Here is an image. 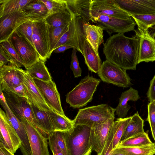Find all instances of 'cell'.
<instances>
[{"label": "cell", "instance_id": "obj_6", "mask_svg": "<svg viewBox=\"0 0 155 155\" xmlns=\"http://www.w3.org/2000/svg\"><path fill=\"white\" fill-rule=\"evenodd\" d=\"M2 91L6 103L13 114L20 120L25 118L36 127L40 129L28 99L11 92Z\"/></svg>", "mask_w": 155, "mask_h": 155}, {"label": "cell", "instance_id": "obj_1", "mask_svg": "<svg viewBox=\"0 0 155 155\" xmlns=\"http://www.w3.org/2000/svg\"><path fill=\"white\" fill-rule=\"evenodd\" d=\"M124 33L110 36L104 44L106 60L126 70H135L138 64L140 38L136 35L131 38Z\"/></svg>", "mask_w": 155, "mask_h": 155}, {"label": "cell", "instance_id": "obj_5", "mask_svg": "<svg viewBox=\"0 0 155 155\" xmlns=\"http://www.w3.org/2000/svg\"><path fill=\"white\" fill-rule=\"evenodd\" d=\"M71 16L72 19L69 29L61 38L54 50L61 45H68L75 48L83 55L84 43L86 40L83 25L86 22L81 17H74Z\"/></svg>", "mask_w": 155, "mask_h": 155}, {"label": "cell", "instance_id": "obj_13", "mask_svg": "<svg viewBox=\"0 0 155 155\" xmlns=\"http://www.w3.org/2000/svg\"><path fill=\"white\" fill-rule=\"evenodd\" d=\"M90 15V18L99 15L124 19L131 17L127 12L121 8L114 0H92Z\"/></svg>", "mask_w": 155, "mask_h": 155}, {"label": "cell", "instance_id": "obj_40", "mask_svg": "<svg viewBox=\"0 0 155 155\" xmlns=\"http://www.w3.org/2000/svg\"><path fill=\"white\" fill-rule=\"evenodd\" d=\"M64 132L54 131L48 134V141L56 144L64 155H69L64 137Z\"/></svg>", "mask_w": 155, "mask_h": 155}, {"label": "cell", "instance_id": "obj_32", "mask_svg": "<svg viewBox=\"0 0 155 155\" xmlns=\"http://www.w3.org/2000/svg\"><path fill=\"white\" fill-rule=\"evenodd\" d=\"M32 0H0V17L17 12Z\"/></svg>", "mask_w": 155, "mask_h": 155}, {"label": "cell", "instance_id": "obj_3", "mask_svg": "<svg viewBox=\"0 0 155 155\" xmlns=\"http://www.w3.org/2000/svg\"><path fill=\"white\" fill-rule=\"evenodd\" d=\"M115 112V109L104 104L80 109L73 120L74 126L83 125L93 128L114 118Z\"/></svg>", "mask_w": 155, "mask_h": 155}, {"label": "cell", "instance_id": "obj_47", "mask_svg": "<svg viewBox=\"0 0 155 155\" xmlns=\"http://www.w3.org/2000/svg\"><path fill=\"white\" fill-rule=\"evenodd\" d=\"M48 143L53 155H64L61 150L56 144L49 141Z\"/></svg>", "mask_w": 155, "mask_h": 155}, {"label": "cell", "instance_id": "obj_12", "mask_svg": "<svg viewBox=\"0 0 155 155\" xmlns=\"http://www.w3.org/2000/svg\"><path fill=\"white\" fill-rule=\"evenodd\" d=\"M47 105L54 111L65 116L62 109L60 94L52 81H44L33 79Z\"/></svg>", "mask_w": 155, "mask_h": 155}, {"label": "cell", "instance_id": "obj_10", "mask_svg": "<svg viewBox=\"0 0 155 155\" xmlns=\"http://www.w3.org/2000/svg\"><path fill=\"white\" fill-rule=\"evenodd\" d=\"M126 71L106 60L102 63L101 69L97 74L103 82L127 87L131 85V83Z\"/></svg>", "mask_w": 155, "mask_h": 155}, {"label": "cell", "instance_id": "obj_18", "mask_svg": "<svg viewBox=\"0 0 155 155\" xmlns=\"http://www.w3.org/2000/svg\"><path fill=\"white\" fill-rule=\"evenodd\" d=\"M30 21L22 11L10 13L0 17V42L8 40L17 28Z\"/></svg>", "mask_w": 155, "mask_h": 155}, {"label": "cell", "instance_id": "obj_19", "mask_svg": "<svg viewBox=\"0 0 155 155\" xmlns=\"http://www.w3.org/2000/svg\"><path fill=\"white\" fill-rule=\"evenodd\" d=\"M25 72L20 68L10 64L0 68L2 89L15 87L23 83Z\"/></svg>", "mask_w": 155, "mask_h": 155}, {"label": "cell", "instance_id": "obj_43", "mask_svg": "<svg viewBox=\"0 0 155 155\" xmlns=\"http://www.w3.org/2000/svg\"><path fill=\"white\" fill-rule=\"evenodd\" d=\"M148 115L147 120L148 122L150 127L155 125V103H149L147 105Z\"/></svg>", "mask_w": 155, "mask_h": 155}, {"label": "cell", "instance_id": "obj_7", "mask_svg": "<svg viewBox=\"0 0 155 155\" xmlns=\"http://www.w3.org/2000/svg\"><path fill=\"white\" fill-rule=\"evenodd\" d=\"M91 21L106 31L110 35L113 33H124L135 31L136 25L134 19H124L107 15H99L90 18Z\"/></svg>", "mask_w": 155, "mask_h": 155}, {"label": "cell", "instance_id": "obj_29", "mask_svg": "<svg viewBox=\"0 0 155 155\" xmlns=\"http://www.w3.org/2000/svg\"><path fill=\"white\" fill-rule=\"evenodd\" d=\"M28 100L31 104L34 115L40 129L48 134L54 131L53 126L48 111L40 109L32 101Z\"/></svg>", "mask_w": 155, "mask_h": 155}, {"label": "cell", "instance_id": "obj_21", "mask_svg": "<svg viewBox=\"0 0 155 155\" xmlns=\"http://www.w3.org/2000/svg\"><path fill=\"white\" fill-rule=\"evenodd\" d=\"M114 118H110L105 123L91 128L90 142L92 151H95L97 155H100L103 151Z\"/></svg>", "mask_w": 155, "mask_h": 155}, {"label": "cell", "instance_id": "obj_15", "mask_svg": "<svg viewBox=\"0 0 155 155\" xmlns=\"http://www.w3.org/2000/svg\"><path fill=\"white\" fill-rule=\"evenodd\" d=\"M135 31L140 38L138 64L155 61V32L151 33L149 29L144 31L138 28Z\"/></svg>", "mask_w": 155, "mask_h": 155}, {"label": "cell", "instance_id": "obj_33", "mask_svg": "<svg viewBox=\"0 0 155 155\" xmlns=\"http://www.w3.org/2000/svg\"><path fill=\"white\" fill-rule=\"evenodd\" d=\"M45 19L49 26L58 27L65 25L70 23L72 17L67 10L49 15Z\"/></svg>", "mask_w": 155, "mask_h": 155}, {"label": "cell", "instance_id": "obj_22", "mask_svg": "<svg viewBox=\"0 0 155 155\" xmlns=\"http://www.w3.org/2000/svg\"><path fill=\"white\" fill-rule=\"evenodd\" d=\"M23 84L28 100L32 101L41 110L47 111L52 110L46 104L33 79L26 71L24 74Z\"/></svg>", "mask_w": 155, "mask_h": 155}, {"label": "cell", "instance_id": "obj_39", "mask_svg": "<svg viewBox=\"0 0 155 155\" xmlns=\"http://www.w3.org/2000/svg\"><path fill=\"white\" fill-rule=\"evenodd\" d=\"M45 5L48 11V16L67 10L66 0H41Z\"/></svg>", "mask_w": 155, "mask_h": 155}, {"label": "cell", "instance_id": "obj_44", "mask_svg": "<svg viewBox=\"0 0 155 155\" xmlns=\"http://www.w3.org/2000/svg\"><path fill=\"white\" fill-rule=\"evenodd\" d=\"M2 91L11 92L20 96L27 98L23 83L16 86L7 88L2 90Z\"/></svg>", "mask_w": 155, "mask_h": 155}, {"label": "cell", "instance_id": "obj_50", "mask_svg": "<svg viewBox=\"0 0 155 155\" xmlns=\"http://www.w3.org/2000/svg\"><path fill=\"white\" fill-rule=\"evenodd\" d=\"M111 154L112 155H127L124 153L115 150L112 151Z\"/></svg>", "mask_w": 155, "mask_h": 155}, {"label": "cell", "instance_id": "obj_52", "mask_svg": "<svg viewBox=\"0 0 155 155\" xmlns=\"http://www.w3.org/2000/svg\"><path fill=\"white\" fill-rule=\"evenodd\" d=\"M104 155H112L111 154H105Z\"/></svg>", "mask_w": 155, "mask_h": 155}, {"label": "cell", "instance_id": "obj_14", "mask_svg": "<svg viewBox=\"0 0 155 155\" xmlns=\"http://www.w3.org/2000/svg\"><path fill=\"white\" fill-rule=\"evenodd\" d=\"M0 140L5 147L13 153L21 145V141L5 113L1 108L0 110Z\"/></svg>", "mask_w": 155, "mask_h": 155}, {"label": "cell", "instance_id": "obj_17", "mask_svg": "<svg viewBox=\"0 0 155 155\" xmlns=\"http://www.w3.org/2000/svg\"><path fill=\"white\" fill-rule=\"evenodd\" d=\"M131 119V116L119 118L114 121L108 134L103 151L100 155L111 154L120 142L124 130Z\"/></svg>", "mask_w": 155, "mask_h": 155}, {"label": "cell", "instance_id": "obj_11", "mask_svg": "<svg viewBox=\"0 0 155 155\" xmlns=\"http://www.w3.org/2000/svg\"><path fill=\"white\" fill-rule=\"evenodd\" d=\"M23 124L28 135L31 155H50L48 148V134L29 121L22 118Z\"/></svg>", "mask_w": 155, "mask_h": 155}, {"label": "cell", "instance_id": "obj_35", "mask_svg": "<svg viewBox=\"0 0 155 155\" xmlns=\"http://www.w3.org/2000/svg\"><path fill=\"white\" fill-rule=\"evenodd\" d=\"M114 150L127 155H153L155 154V144L153 143L148 145L136 147H116Z\"/></svg>", "mask_w": 155, "mask_h": 155}, {"label": "cell", "instance_id": "obj_28", "mask_svg": "<svg viewBox=\"0 0 155 155\" xmlns=\"http://www.w3.org/2000/svg\"><path fill=\"white\" fill-rule=\"evenodd\" d=\"M144 125L143 120L137 112L131 116V119L124 130L120 142L144 132Z\"/></svg>", "mask_w": 155, "mask_h": 155}, {"label": "cell", "instance_id": "obj_9", "mask_svg": "<svg viewBox=\"0 0 155 155\" xmlns=\"http://www.w3.org/2000/svg\"><path fill=\"white\" fill-rule=\"evenodd\" d=\"M32 39L40 59L45 62L49 58L51 52L48 25L45 19L32 21Z\"/></svg>", "mask_w": 155, "mask_h": 155}, {"label": "cell", "instance_id": "obj_2", "mask_svg": "<svg viewBox=\"0 0 155 155\" xmlns=\"http://www.w3.org/2000/svg\"><path fill=\"white\" fill-rule=\"evenodd\" d=\"M91 128L83 125L74 126L64 132V137L69 155H90L92 148L90 142Z\"/></svg>", "mask_w": 155, "mask_h": 155}, {"label": "cell", "instance_id": "obj_16", "mask_svg": "<svg viewBox=\"0 0 155 155\" xmlns=\"http://www.w3.org/2000/svg\"><path fill=\"white\" fill-rule=\"evenodd\" d=\"M0 103L5 110L8 120L21 140L20 148L23 155H31V151L28 135L23 124L11 111L5 99H0Z\"/></svg>", "mask_w": 155, "mask_h": 155}, {"label": "cell", "instance_id": "obj_25", "mask_svg": "<svg viewBox=\"0 0 155 155\" xmlns=\"http://www.w3.org/2000/svg\"><path fill=\"white\" fill-rule=\"evenodd\" d=\"M92 0H66L67 11L74 17H81L86 23L91 20L90 3Z\"/></svg>", "mask_w": 155, "mask_h": 155}, {"label": "cell", "instance_id": "obj_38", "mask_svg": "<svg viewBox=\"0 0 155 155\" xmlns=\"http://www.w3.org/2000/svg\"><path fill=\"white\" fill-rule=\"evenodd\" d=\"M135 20L138 28L146 31L155 26V13L145 15L129 14Z\"/></svg>", "mask_w": 155, "mask_h": 155}, {"label": "cell", "instance_id": "obj_41", "mask_svg": "<svg viewBox=\"0 0 155 155\" xmlns=\"http://www.w3.org/2000/svg\"><path fill=\"white\" fill-rule=\"evenodd\" d=\"M16 30L23 35L34 47L32 37V21H29L23 23Z\"/></svg>", "mask_w": 155, "mask_h": 155}, {"label": "cell", "instance_id": "obj_30", "mask_svg": "<svg viewBox=\"0 0 155 155\" xmlns=\"http://www.w3.org/2000/svg\"><path fill=\"white\" fill-rule=\"evenodd\" d=\"M45 62L40 59L28 68L26 72L33 79H37L44 81H52V78L45 64Z\"/></svg>", "mask_w": 155, "mask_h": 155}, {"label": "cell", "instance_id": "obj_46", "mask_svg": "<svg viewBox=\"0 0 155 155\" xmlns=\"http://www.w3.org/2000/svg\"><path fill=\"white\" fill-rule=\"evenodd\" d=\"M10 61L6 53L4 50L0 47V68L4 65H7Z\"/></svg>", "mask_w": 155, "mask_h": 155}, {"label": "cell", "instance_id": "obj_8", "mask_svg": "<svg viewBox=\"0 0 155 155\" xmlns=\"http://www.w3.org/2000/svg\"><path fill=\"white\" fill-rule=\"evenodd\" d=\"M8 40L23 62L26 69L40 59L35 47L17 30L12 34Z\"/></svg>", "mask_w": 155, "mask_h": 155}, {"label": "cell", "instance_id": "obj_4", "mask_svg": "<svg viewBox=\"0 0 155 155\" xmlns=\"http://www.w3.org/2000/svg\"><path fill=\"white\" fill-rule=\"evenodd\" d=\"M101 81L91 76H87L66 95V101L70 107L79 108L91 101L93 94Z\"/></svg>", "mask_w": 155, "mask_h": 155}, {"label": "cell", "instance_id": "obj_45", "mask_svg": "<svg viewBox=\"0 0 155 155\" xmlns=\"http://www.w3.org/2000/svg\"><path fill=\"white\" fill-rule=\"evenodd\" d=\"M147 95L150 102L155 103V75L150 81Z\"/></svg>", "mask_w": 155, "mask_h": 155}, {"label": "cell", "instance_id": "obj_24", "mask_svg": "<svg viewBox=\"0 0 155 155\" xmlns=\"http://www.w3.org/2000/svg\"><path fill=\"white\" fill-rule=\"evenodd\" d=\"M22 11L26 17L32 21L45 19L48 15L47 7L41 0H32L23 8Z\"/></svg>", "mask_w": 155, "mask_h": 155}, {"label": "cell", "instance_id": "obj_34", "mask_svg": "<svg viewBox=\"0 0 155 155\" xmlns=\"http://www.w3.org/2000/svg\"><path fill=\"white\" fill-rule=\"evenodd\" d=\"M153 143L147 133L144 132L120 142L116 147H139L151 144Z\"/></svg>", "mask_w": 155, "mask_h": 155}, {"label": "cell", "instance_id": "obj_36", "mask_svg": "<svg viewBox=\"0 0 155 155\" xmlns=\"http://www.w3.org/2000/svg\"><path fill=\"white\" fill-rule=\"evenodd\" d=\"M0 47L4 50L7 55L10 61V64L20 68L25 67L17 52L8 40L0 42Z\"/></svg>", "mask_w": 155, "mask_h": 155}, {"label": "cell", "instance_id": "obj_49", "mask_svg": "<svg viewBox=\"0 0 155 155\" xmlns=\"http://www.w3.org/2000/svg\"><path fill=\"white\" fill-rule=\"evenodd\" d=\"M73 48V47L68 45H61L54 50V52L55 53L64 52L66 50L71 48Z\"/></svg>", "mask_w": 155, "mask_h": 155}, {"label": "cell", "instance_id": "obj_26", "mask_svg": "<svg viewBox=\"0 0 155 155\" xmlns=\"http://www.w3.org/2000/svg\"><path fill=\"white\" fill-rule=\"evenodd\" d=\"M140 98L138 91L132 87L122 92L119 98V104L115 109L116 114L119 118H125L131 107L128 105V102L135 101Z\"/></svg>", "mask_w": 155, "mask_h": 155}, {"label": "cell", "instance_id": "obj_42", "mask_svg": "<svg viewBox=\"0 0 155 155\" xmlns=\"http://www.w3.org/2000/svg\"><path fill=\"white\" fill-rule=\"evenodd\" d=\"M71 55V61L70 68L73 71L75 78H78L81 75L82 70L80 68L78 57L76 54L77 50L75 48H73Z\"/></svg>", "mask_w": 155, "mask_h": 155}, {"label": "cell", "instance_id": "obj_20", "mask_svg": "<svg viewBox=\"0 0 155 155\" xmlns=\"http://www.w3.org/2000/svg\"><path fill=\"white\" fill-rule=\"evenodd\" d=\"M129 14L145 15L155 13V0H114Z\"/></svg>", "mask_w": 155, "mask_h": 155}, {"label": "cell", "instance_id": "obj_31", "mask_svg": "<svg viewBox=\"0 0 155 155\" xmlns=\"http://www.w3.org/2000/svg\"><path fill=\"white\" fill-rule=\"evenodd\" d=\"M54 131L67 132L74 126L73 120L66 116L62 115L53 110L48 111Z\"/></svg>", "mask_w": 155, "mask_h": 155}, {"label": "cell", "instance_id": "obj_27", "mask_svg": "<svg viewBox=\"0 0 155 155\" xmlns=\"http://www.w3.org/2000/svg\"><path fill=\"white\" fill-rule=\"evenodd\" d=\"M83 53L85 63L89 70L98 73L102 64L101 60L87 40L84 42Z\"/></svg>", "mask_w": 155, "mask_h": 155}, {"label": "cell", "instance_id": "obj_37", "mask_svg": "<svg viewBox=\"0 0 155 155\" xmlns=\"http://www.w3.org/2000/svg\"><path fill=\"white\" fill-rule=\"evenodd\" d=\"M70 22L65 25L58 27H50L48 25L50 50L51 53L61 38L68 30Z\"/></svg>", "mask_w": 155, "mask_h": 155}, {"label": "cell", "instance_id": "obj_48", "mask_svg": "<svg viewBox=\"0 0 155 155\" xmlns=\"http://www.w3.org/2000/svg\"><path fill=\"white\" fill-rule=\"evenodd\" d=\"M0 155H15L7 148L2 143L0 142Z\"/></svg>", "mask_w": 155, "mask_h": 155}, {"label": "cell", "instance_id": "obj_51", "mask_svg": "<svg viewBox=\"0 0 155 155\" xmlns=\"http://www.w3.org/2000/svg\"><path fill=\"white\" fill-rule=\"evenodd\" d=\"M151 132L153 137L154 140V143L155 144V125L150 127Z\"/></svg>", "mask_w": 155, "mask_h": 155}, {"label": "cell", "instance_id": "obj_23", "mask_svg": "<svg viewBox=\"0 0 155 155\" xmlns=\"http://www.w3.org/2000/svg\"><path fill=\"white\" fill-rule=\"evenodd\" d=\"M84 32L86 38L97 55L99 56V46L104 43L103 29L97 25L85 23L83 25Z\"/></svg>", "mask_w": 155, "mask_h": 155}]
</instances>
